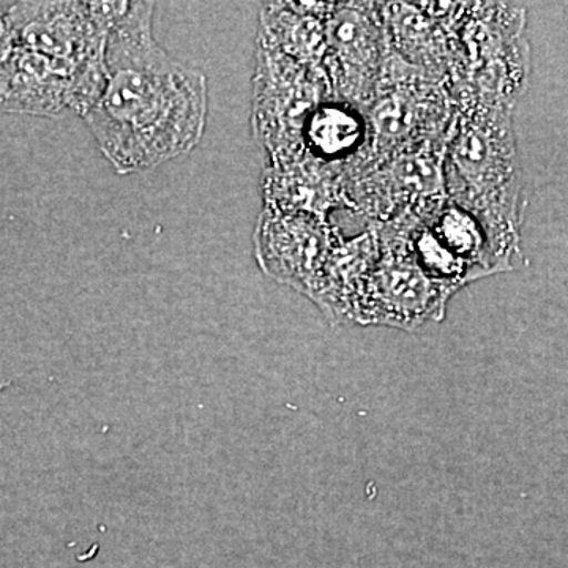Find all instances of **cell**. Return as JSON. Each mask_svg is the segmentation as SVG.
Listing matches in <instances>:
<instances>
[{
    "instance_id": "1",
    "label": "cell",
    "mask_w": 568,
    "mask_h": 568,
    "mask_svg": "<svg viewBox=\"0 0 568 568\" xmlns=\"http://www.w3.org/2000/svg\"><path fill=\"white\" fill-rule=\"evenodd\" d=\"M153 13L155 3L129 2L112 26L106 84L84 115L100 152L121 175L194 151L207 125V80L160 47Z\"/></svg>"
},
{
    "instance_id": "2",
    "label": "cell",
    "mask_w": 568,
    "mask_h": 568,
    "mask_svg": "<svg viewBox=\"0 0 568 568\" xmlns=\"http://www.w3.org/2000/svg\"><path fill=\"white\" fill-rule=\"evenodd\" d=\"M511 112H458L443 162L446 196L480 223L506 272L523 260V179Z\"/></svg>"
},
{
    "instance_id": "3",
    "label": "cell",
    "mask_w": 568,
    "mask_h": 568,
    "mask_svg": "<svg viewBox=\"0 0 568 568\" xmlns=\"http://www.w3.org/2000/svg\"><path fill=\"white\" fill-rule=\"evenodd\" d=\"M526 10L511 3L463 6L447 92L457 112L514 111L528 85Z\"/></svg>"
},
{
    "instance_id": "4",
    "label": "cell",
    "mask_w": 568,
    "mask_h": 568,
    "mask_svg": "<svg viewBox=\"0 0 568 568\" xmlns=\"http://www.w3.org/2000/svg\"><path fill=\"white\" fill-rule=\"evenodd\" d=\"M457 114L446 82L409 65L390 51L375 100L365 111L369 134L366 159L446 148Z\"/></svg>"
},
{
    "instance_id": "5",
    "label": "cell",
    "mask_w": 568,
    "mask_h": 568,
    "mask_svg": "<svg viewBox=\"0 0 568 568\" xmlns=\"http://www.w3.org/2000/svg\"><path fill=\"white\" fill-rule=\"evenodd\" d=\"M376 234L379 256L358 298L354 323L414 331L444 317L454 291L424 274L394 224H381Z\"/></svg>"
},
{
    "instance_id": "6",
    "label": "cell",
    "mask_w": 568,
    "mask_h": 568,
    "mask_svg": "<svg viewBox=\"0 0 568 568\" xmlns=\"http://www.w3.org/2000/svg\"><path fill=\"white\" fill-rule=\"evenodd\" d=\"M129 2H10L13 47L81 67L106 65L112 26Z\"/></svg>"
},
{
    "instance_id": "7",
    "label": "cell",
    "mask_w": 568,
    "mask_h": 568,
    "mask_svg": "<svg viewBox=\"0 0 568 568\" xmlns=\"http://www.w3.org/2000/svg\"><path fill=\"white\" fill-rule=\"evenodd\" d=\"M325 36L324 73L332 95L365 112L375 100L390 54L383 3H334Z\"/></svg>"
},
{
    "instance_id": "8",
    "label": "cell",
    "mask_w": 568,
    "mask_h": 568,
    "mask_svg": "<svg viewBox=\"0 0 568 568\" xmlns=\"http://www.w3.org/2000/svg\"><path fill=\"white\" fill-rule=\"evenodd\" d=\"M336 242L321 216L268 207L257 230V257L265 274L306 295L323 274Z\"/></svg>"
},
{
    "instance_id": "9",
    "label": "cell",
    "mask_w": 568,
    "mask_h": 568,
    "mask_svg": "<svg viewBox=\"0 0 568 568\" xmlns=\"http://www.w3.org/2000/svg\"><path fill=\"white\" fill-rule=\"evenodd\" d=\"M78 67L13 48L0 62V112L52 115L71 110L73 80Z\"/></svg>"
},
{
    "instance_id": "10",
    "label": "cell",
    "mask_w": 568,
    "mask_h": 568,
    "mask_svg": "<svg viewBox=\"0 0 568 568\" xmlns=\"http://www.w3.org/2000/svg\"><path fill=\"white\" fill-rule=\"evenodd\" d=\"M304 152L317 162L351 168L368 155L365 112L339 100H325L310 115L302 133Z\"/></svg>"
},
{
    "instance_id": "11",
    "label": "cell",
    "mask_w": 568,
    "mask_h": 568,
    "mask_svg": "<svg viewBox=\"0 0 568 568\" xmlns=\"http://www.w3.org/2000/svg\"><path fill=\"white\" fill-rule=\"evenodd\" d=\"M414 213L448 252L469 267L477 280L506 272L480 223L447 196L432 201Z\"/></svg>"
},
{
    "instance_id": "12",
    "label": "cell",
    "mask_w": 568,
    "mask_h": 568,
    "mask_svg": "<svg viewBox=\"0 0 568 568\" xmlns=\"http://www.w3.org/2000/svg\"><path fill=\"white\" fill-rule=\"evenodd\" d=\"M10 2H0V62L6 61L9 58L11 51H13V39H11L9 14Z\"/></svg>"
}]
</instances>
